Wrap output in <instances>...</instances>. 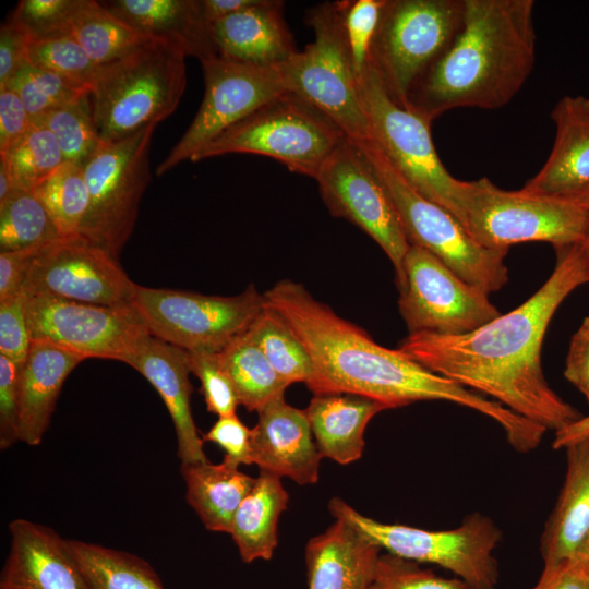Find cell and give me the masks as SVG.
I'll use <instances>...</instances> for the list:
<instances>
[{
    "mask_svg": "<svg viewBox=\"0 0 589 589\" xmlns=\"http://www.w3.org/2000/svg\"><path fill=\"white\" fill-rule=\"evenodd\" d=\"M546 281L524 303L460 335L409 334L398 349L410 359L554 432L582 414L549 385L541 349L561 303L587 284L578 243L555 249Z\"/></svg>",
    "mask_w": 589,
    "mask_h": 589,
    "instance_id": "obj_1",
    "label": "cell"
},
{
    "mask_svg": "<svg viewBox=\"0 0 589 589\" xmlns=\"http://www.w3.org/2000/svg\"><path fill=\"white\" fill-rule=\"evenodd\" d=\"M263 294L309 351L315 373L306 386L314 395L352 394L387 409L443 400L480 412L503 430L516 423V414L500 402L430 371L400 349L378 345L303 285L283 279Z\"/></svg>",
    "mask_w": 589,
    "mask_h": 589,
    "instance_id": "obj_2",
    "label": "cell"
},
{
    "mask_svg": "<svg viewBox=\"0 0 589 589\" xmlns=\"http://www.w3.org/2000/svg\"><path fill=\"white\" fill-rule=\"evenodd\" d=\"M533 0H465L462 26L409 93L406 109L433 122L457 108L498 109L536 61Z\"/></svg>",
    "mask_w": 589,
    "mask_h": 589,
    "instance_id": "obj_3",
    "label": "cell"
},
{
    "mask_svg": "<svg viewBox=\"0 0 589 589\" xmlns=\"http://www.w3.org/2000/svg\"><path fill=\"white\" fill-rule=\"evenodd\" d=\"M187 57L176 40L151 37L100 67L89 98L103 145L156 125L176 110L187 84Z\"/></svg>",
    "mask_w": 589,
    "mask_h": 589,
    "instance_id": "obj_4",
    "label": "cell"
},
{
    "mask_svg": "<svg viewBox=\"0 0 589 589\" xmlns=\"http://www.w3.org/2000/svg\"><path fill=\"white\" fill-rule=\"evenodd\" d=\"M589 211L563 199L503 190L488 178L462 181L458 220L480 244L506 249L548 242L555 249L581 241Z\"/></svg>",
    "mask_w": 589,
    "mask_h": 589,
    "instance_id": "obj_5",
    "label": "cell"
},
{
    "mask_svg": "<svg viewBox=\"0 0 589 589\" xmlns=\"http://www.w3.org/2000/svg\"><path fill=\"white\" fill-rule=\"evenodd\" d=\"M328 510L335 519L349 524L387 553L445 568L469 589H495L497 586L500 573L494 550L502 539V531L483 514H469L453 529L426 530L380 522L360 514L339 497L329 501Z\"/></svg>",
    "mask_w": 589,
    "mask_h": 589,
    "instance_id": "obj_6",
    "label": "cell"
},
{
    "mask_svg": "<svg viewBox=\"0 0 589 589\" xmlns=\"http://www.w3.org/2000/svg\"><path fill=\"white\" fill-rule=\"evenodd\" d=\"M354 144L389 193L410 244L423 248L488 294L507 284L508 250L480 244L449 212L418 193L372 141Z\"/></svg>",
    "mask_w": 589,
    "mask_h": 589,
    "instance_id": "obj_7",
    "label": "cell"
},
{
    "mask_svg": "<svg viewBox=\"0 0 589 589\" xmlns=\"http://www.w3.org/2000/svg\"><path fill=\"white\" fill-rule=\"evenodd\" d=\"M306 23L314 40L279 67L289 93L327 116L353 143L371 141L345 35L340 1L311 8Z\"/></svg>",
    "mask_w": 589,
    "mask_h": 589,
    "instance_id": "obj_8",
    "label": "cell"
},
{
    "mask_svg": "<svg viewBox=\"0 0 589 589\" xmlns=\"http://www.w3.org/2000/svg\"><path fill=\"white\" fill-rule=\"evenodd\" d=\"M344 136L322 111L298 95L286 93L228 128L192 161L226 154H255L315 179Z\"/></svg>",
    "mask_w": 589,
    "mask_h": 589,
    "instance_id": "obj_9",
    "label": "cell"
},
{
    "mask_svg": "<svg viewBox=\"0 0 589 589\" xmlns=\"http://www.w3.org/2000/svg\"><path fill=\"white\" fill-rule=\"evenodd\" d=\"M464 13L465 0H385L370 62L398 105L452 45Z\"/></svg>",
    "mask_w": 589,
    "mask_h": 589,
    "instance_id": "obj_10",
    "label": "cell"
},
{
    "mask_svg": "<svg viewBox=\"0 0 589 589\" xmlns=\"http://www.w3.org/2000/svg\"><path fill=\"white\" fill-rule=\"evenodd\" d=\"M131 305L153 337L188 352L218 353L250 329L265 298L253 285L225 297L136 284Z\"/></svg>",
    "mask_w": 589,
    "mask_h": 589,
    "instance_id": "obj_11",
    "label": "cell"
},
{
    "mask_svg": "<svg viewBox=\"0 0 589 589\" xmlns=\"http://www.w3.org/2000/svg\"><path fill=\"white\" fill-rule=\"evenodd\" d=\"M357 83L371 141L418 193L458 219L461 180L454 178L440 159L431 135L432 123L398 105L371 62Z\"/></svg>",
    "mask_w": 589,
    "mask_h": 589,
    "instance_id": "obj_12",
    "label": "cell"
},
{
    "mask_svg": "<svg viewBox=\"0 0 589 589\" xmlns=\"http://www.w3.org/2000/svg\"><path fill=\"white\" fill-rule=\"evenodd\" d=\"M155 127L101 145L83 168L89 205L80 237L117 260L133 232L151 180L148 152Z\"/></svg>",
    "mask_w": 589,
    "mask_h": 589,
    "instance_id": "obj_13",
    "label": "cell"
},
{
    "mask_svg": "<svg viewBox=\"0 0 589 589\" xmlns=\"http://www.w3.org/2000/svg\"><path fill=\"white\" fill-rule=\"evenodd\" d=\"M315 180L329 213L358 226L385 252L400 289L402 263L410 243L389 193L360 148L344 136Z\"/></svg>",
    "mask_w": 589,
    "mask_h": 589,
    "instance_id": "obj_14",
    "label": "cell"
},
{
    "mask_svg": "<svg viewBox=\"0 0 589 589\" xmlns=\"http://www.w3.org/2000/svg\"><path fill=\"white\" fill-rule=\"evenodd\" d=\"M25 298L31 338L51 341L85 360L127 364L152 336L132 305H96L45 294Z\"/></svg>",
    "mask_w": 589,
    "mask_h": 589,
    "instance_id": "obj_15",
    "label": "cell"
},
{
    "mask_svg": "<svg viewBox=\"0 0 589 589\" xmlns=\"http://www.w3.org/2000/svg\"><path fill=\"white\" fill-rule=\"evenodd\" d=\"M402 272L398 306L409 334H466L502 314L488 293L421 247L410 244Z\"/></svg>",
    "mask_w": 589,
    "mask_h": 589,
    "instance_id": "obj_16",
    "label": "cell"
},
{
    "mask_svg": "<svg viewBox=\"0 0 589 589\" xmlns=\"http://www.w3.org/2000/svg\"><path fill=\"white\" fill-rule=\"evenodd\" d=\"M205 92L193 121L156 173L192 159L219 134L272 99L289 93L279 68H257L223 57L201 63Z\"/></svg>",
    "mask_w": 589,
    "mask_h": 589,
    "instance_id": "obj_17",
    "label": "cell"
},
{
    "mask_svg": "<svg viewBox=\"0 0 589 589\" xmlns=\"http://www.w3.org/2000/svg\"><path fill=\"white\" fill-rule=\"evenodd\" d=\"M135 285L119 260L104 249L82 237L60 238L39 250L22 293L96 305L128 306Z\"/></svg>",
    "mask_w": 589,
    "mask_h": 589,
    "instance_id": "obj_18",
    "label": "cell"
},
{
    "mask_svg": "<svg viewBox=\"0 0 589 589\" xmlns=\"http://www.w3.org/2000/svg\"><path fill=\"white\" fill-rule=\"evenodd\" d=\"M257 414V422L251 429L252 465L301 485L316 483L322 457L305 410L289 405L284 395L265 405Z\"/></svg>",
    "mask_w": 589,
    "mask_h": 589,
    "instance_id": "obj_19",
    "label": "cell"
},
{
    "mask_svg": "<svg viewBox=\"0 0 589 589\" xmlns=\"http://www.w3.org/2000/svg\"><path fill=\"white\" fill-rule=\"evenodd\" d=\"M11 548L0 589H88L69 540L26 519L9 525Z\"/></svg>",
    "mask_w": 589,
    "mask_h": 589,
    "instance_id": "obj_20",
    "label": "cell"
},
{
    "mask_svg": "<svg viewBox=\"0 0 589 589\" xmlns=\"http://www.w3.org/2000/svg\"><path fill=\"white\" fill-rule=\"evenodd\" d=\"M551 118L555 125L551 153L521 189L536 195L567 199L589 188V98L562 97Z\"/></svg>",
    "mask_w": 589,
    "mask_h": 589,
    "instance_id": "obj_21",
    "label": "cell"
},
{
    "mask_svg": "<svg viewBox=\"0 0 589 589\" xmlns=\"http://www.w3.org/2000/svg\"><path fill=\"white\" fill-rule=\"evenodd\" d=\"M212 32L219 57L257 68H279L299 51L278 0H256L213 23Z\"/></svg>",
    "mask_w": 589,
    "mask_h": 589,
    "instance_id": "obj_22",
    "label": "cell"
},
{
    "mask_svg": "<svg viewBox=\"0 0 589 589\" xmlns=\"http://www.w3.org/2000/svg\"><path fill=\"white\" fill-rule=\"evenodd\" d=\"M128 365L156 389L172 420L181 465L208 461L191 411L193 390L184 350L151 336Z\"/></svg>",
    "mask_w": 589,
    "mask_h": 589,
    "instance_id": "obj_23",
    "label": "cell"
},
{
    "mask_svg": "<svg viewBox=\"0 0 589 589\" xmlns=\"http://www.w3.org/2000/svg\"><path fill=\"white\" fill-rule=\"evenodd\" d=\"M85 358L45 339H32L19 376V438L39 445L60 390Z\"/></svg>",
    "mask_w": 589,
    "mask_h": 589,
    "instance_id": "obj_24",
    "label": "cell"
},
{
    "mask_svg": "<svg viewBox=\"0 0 589 589\" xmlns=\"http://www.w3.org/2000/svg\"><path fill=\"white\" fill-rule=\"evenodd\" d=\"M381 549L336 519L305 546L309 589H369Z\"/></svg>",
    "mask_w": 589,
    "mask_h": 589,
    "instance_id": "obj_25",
    "label": "cell"
},
{
    "mask_svg": "<svg viewBox=\"0 0 589 589\" xmlns=\"http://www.w3.org/2000/svg\"><path fill=\"white\" fill-rule=\"evenodd\" d=\"M565 450L564 483L541 537L546 573L570 562L589 531V437Z\"/></svg>",
    "mask_w": 589,
    "mask_h": 589,
    "instance_id": "obj_26",
    "label": "cell"
},
{
    "mask_svg": "<svg viewBox=\"0 0 589 589\" xmlns=\"http://www.w3.org/2000/svg\"><path fill=\"white\" fill-rule=\"evenodd\" d=\"M100 4L144 35L176 40L201 63L219 57L200 0H110Z\"/></svg>",
    "mask_w": 589,
    "mask_h": 589,
    "instance_id": "obj_27",
    "label": "cell"
},
{
    "mask_svg": "<svg viewBox=\"0 0 589 589\" xmlns=\"http://www.w3.org/2000/svg\"><path fill=\"white\" fill-rule=\"evenodd\" d=\"M387 409L383 404L352 394L314 395L304 409L322 458L348 465L361 458L370 420Z\"/></svg>",
    "mask_w": 589,
    "mask_h": 589,
    "instance_id": "obj_28",
    "label": "cell"
},
{
    "mask_svg": "<svg viewBox=\"0 0 589 589\" xmlns=\"http://www.w3.org/2000/svg\"><path fill=\"white\" fill-rule=\"evenodd\" d=\"M187 501L206 529L230 533L233 516L252 490L255 478L223 460L181 465Z\"/></svg>",
    "mask_w": 589,
    "mask_h": 589,
    "instance_id": "obj_29",
    "label": "cell"
},
{
    "mask_svg": "<svg viewBox=\"0 0 589 589\" xmlns=\"http://www.w3.org/2000/svg\"><path fill=\"white\" fill-rule=\"evenodd\" d=\"M288 500L280 478L261 471L238 507L230 529L243 562L272 558L278 544V520L287 508Z\"/></svg>",
    "mask_w": 589,
    "mask_h": 589,
    "instance_id": "obj_30",
    "label": "cell"
},
{
    "mask_svg": "<svg viewBox=\"0 0 589 589\" xmlns=\"http://www.w3.org/2000/svg\"><path fill=\"white\" fill-rule=\"evenodd\" d=\"M217 354L232 381L239 405L248 411L257 412L285 395L289 385L279 377L248 332Z\"/></svg>",
    "mask_w": 589,
    "mask_h": 589,
    "instance_id": "obj_31",
    "label": "cell"
},
{
    "mask_svg": "<svg viewBox=\"0 0 589 589\" xmlns=\"http://www.w3.org/2000/svg\"><path fill=\"white\" fill-rule=\"evenodd\" d=\"M69 544L88 589H164L154 569L133 554L79 540Z\"/></svg>",
    "mask_w": 589,
    "mask_h": 589,
    "instance_id": "obj_32",
    "label": "cell"
},
{
    "mask_svg": "<svg viewBox=\"0 0 589 589\" xmlns=\"http://www.w3.org/2000/svg\"><path fill=\"white\" fill-rule=\"evenodd\" d=\"M70 34L98 65L121 59L151 38L116 17L95 0H82Z\"/></svg>",
    "mask_w": 589,
    "mask_h": 589,
    "instance_id": "obj_33",
    "label": "cell"
},
{
    "mask_svg": "<svg viewBox=\"0 0 589 589\" xmlns=\"http://www.w3.org/2000/svg\"><path fill=\"white\" fill-rule=\"evenodd\" d=\"M248 334L287 385L311 382L315 368L309 351L288 323L266 303Z\"/></svg>",
    "mask_w": 589,
    "mask_h": 589,
    "instance_id": "obj_34",
    "label": "cell"
},
{
    "mask_svg": "<svg viewBox=\"0 0 589 589\" xmlns=\"http://www.w3.org/2000/svg\"><path fill=\"white\" fill-rule=\"evenodd\" d=\"M33 193L47 209L60 238L80 237L89 205L83 167L64 161Z\"/></svg>",
    "mask_w": 589,
    "mask_h": 589,
    "instance_id": "obj_35",
    "label": "cell"
},
{
    "mask_svg": "<svg viewBox=\"0 0 589 589\" xmlns=\"http://www.w3.org/2000/svg\"><path fill=\"white\" fill-rule=\"evenodd\" d=\"M60 239L33 191L17 190L0 204V252L47 245Z\"/></svg>",
    "mask_w": 589,
    "mask_h": 589,
    "instance_id": "obj_36",
    "label": "cell"
},
{
    "mask_svg": "<svg viewBox=\"0 0 589 589\" xmlns=\"http://www.w3.org/2000/svg\"><path fill=\"white\" fill-rule=\"evenodd\" d=\"M33 122L52 132L65 161L83 168L103 145L94 123L89 93Z\"/></svg>",
    "mask_w": 589,
    "mask_h": 589,
    "instance_id": "obj_37",
    "label": "cell"
},
{
    "mask_svg": "<svg viewBox=\"0 0 589 589\" xmlns=\"http://www.w3.org/2000/svg\"><path fill=\"white\" fill-rule=\"evenodd\" d=\"M0 158L7 163L16 189L25 191H33L65 161L56 136L36 122Z\"/></svg>",
    "mask_w": 589,
    "mask_h": 589,
    "instance_id": "obj_38",
    "label": "cell"
},
{
    "mask_svg": "<svg viewBox=\"0 0 589 589\" xmlns=\"http://www.w3.org/2000/svg\"><path fill=\"white\" fill-rule=\"evenodd\" d=\"M5 88H11L19 95L33 121L89 93L88 89L29 62Z\"/></svg>",
    "mask_w": 589,
    "mask_h": 589,
    "instance_id": "obj_39",
    "label": "cell"
},
{
    "mask_svg": "<svg viewBox=\"0 0 589 589\" xmlns=\"http://www.w3.org/2000/svg\"><path fill=\"white\" fill-rule=\"evenodd\" d=\"M27 59L31 64L51 71L88 91L101 67L89 58L70 33L32 40Z\"/></svg>",
    "mask_w": 589,
    "mask_h": 589,
    "instance_id": "obj_40",
    "label": "cell"
},
{
    "mask_svg": "<svg viewBox=\"0 0 589 589\" xmlns=\"http://www.w3.org/2000/svg\"><path fill=\"white\" fill-rule=\"evenodd\" d=\"M384 3L385 0L340 1L345 35L357 77L370 62L371 47Z\"/></svg>",
    "mask_w": 589,
    "mask_h": 589,
    "instance_id": "obj_41",
    "label": "cell"
},
{
    "mask_svg": "<svg viewBox=\"0 0 589 589\" xmlns=\"http://www.w3.org/2000/svg\"><path fill=\"white\" fill-rule=\"evenodd\" d=\"M82 0H22L9 15L32 40L69 34Z\"/></svg>",
    "mask_w": 589,
    "mask_h": 589,
    "instance_id": "obj_42",
    "label": "cell"
},
{
    "mask_svg": "<svg viewBox=\"0 0 589 589\" xmlns=\"http://www.w3.org/2000/svg\"><path fill=\"white\" fill-rule=\"evenodd\" d=\"M369 589H469L459 578H443L390 553L381 554Z\"/></svg>",
    "mask_w": 589,
    "mask_h": 589,
    "instance_id": "obj_43",
    "label": "cell"
},
{
    "mask_svg": "<svg viewBox=\"0 0 589 589\" xmlns=\"http://www.w3.org/2000/svg\"><path fill=\"white\" fill-rule=\"evenodd\" d=\"M187 362L191 373L201 382V393L207 410L219 417L236 414L238 396L229 375L217 353L188 352Z\"/></svg>",
    "mask_w": 589,
    "mask_h": 589,
    "instance_id": "obj_44",
    "label": "cell"
},
{
    "mask_svg": "<svg viewBox=\"0 0 589 589\" xmlns=\"http://www.w3.org/2000/svg\"><path fill=\"white\" fill-rule=\"evenodd\" d=\"M31 341L24 293L0 300V354L21 366Z\"/></svg>",
    "mask_w": 589,
    "mask_h": 589,
    "instance_id": "obj_45",
    "label": "cell"
},
{
    "mask_svg": "<svg viewBox=\"0 0 589 589\" xmlns=\"http://www.w3.org/2000/svg\"><path fill=\"white\" fill-rule=\"evenodd\" d=\"M202 440L221 447L225 452L223 460L239 467L252 465L251 429L237 414L219 417Z\"/></svg>",
    "mask_w": 589,
    "mask_h": 589,
    "instance_id": "obj_46",
    "label": "cell"
},
{
    "mask_svg": "<svg viewBox=\"0 0 589 589\" xmlns=\"http://www.w3.org/2000/svg\"><path fill=\"white\" fill-rule=\"evenodd\" d=\"M20 365L0 354V448L11 447L19 438Z\"/></svg>",
    "mask_w": 589,
    "mask_h": 589,
    "instance_id": "obj_47",
    "label": "cell"
},
{
    "mask_svg": "<svg viewBox=\"0 0 589 589\" xmlns=\"http://www.w3.org/2000/svg\"><path fill=\"white\" fill-rule=\"evenodd\" d=\"M32 38L25 28L10 16L0 27V89L5 88L28 62Z\"/></svg>",
    "mask_w": 589,
    "mask_h": 589,
    "instance_id": "obj_48",
    "label": "cell"
},
{
    "mask_svg": "<svg viewBox=\"0 0 589 589\" xmlns=\"http://www.w3.org/2000/svg\"><path fill=\"white\" fill-rule=\"evenodd\" d=\"M33 119L19 95L0 89V155L10 151L32 128Z\"/></svg>",
    "mask_w": 589,
    "mask_h": 589,
    "instance_id": "obj_49",
    "label": "cell"
},
{
    "mask_svg": "<svg viewBox=\"0 0 589 589\" xmlns=\"http://www.w3.org/2000/svg\"><path fill=\"white\" fill-rule=\"evenodd\" d=\"M564 376L589 405V316L584 318L570 339Z\"/></svg>",
    "mask_w": 589,
    "mask_h": 589,
    "instance_id": "obj_50",
    "label": "cell"
},
{
    "mask_svg": "<svg viewBox=\"0 0 589 589\" xmlns=\"http://www.w3.org/2000/svg\"><path fill=\"white\" fill-rule=\"evenodd\" d=\"M41 248L0 252V300L22 293L28 271Z\"/></svg>",
    "mask_w": 589,
    "mask_h": 589,
    "instance_id": "obj_51",
    "label": "cell"
},
{
    "mask_svg": "<svg viewBox=\"0 0 589 589\" xmlns=\"http://www.w3.org/2000/svg\"><path fill=\"white\" fill-rule=\"evenodd\" d=\"M543 589H589L582 563H566L552 573L542 572Z\"/></svg>",
    "mask_w": 589,
    "mask_h": 589,
    "instance_id": "obj_52",
    "label": "cell"
},
{
    "mask_svg": "<svg viewBox=\"0 0 589 589\" xmlns=\"http://www.w3.org/2000/svg\"><path fill=\"white\" fill-rule=\"evenodd\" d=\"M255 2L256 0H200V8L205 21L212 25Z\"/></svg>",
    "mask_w": 589,
    "mask_h": 589,
    "instance_id": "obj_53",
    "label": "cell"
},
{
    "mask_svg": "<svg viewBox=\"0 0 589 589\" xmlns=\"http://www.w3.org/2000/svg\"><path fill=\"white\" fill-rule=\"evenodd\" d=\"M589 437V414L581 416L572 424L555 432L552 446L554 449H565L567 446Z\"/></svg>",
    "mask_w": 589,
    "mask_h": 589,
    "instance_id": "obj_54",
    "label": "cell"
},
{
    "mask_svg": "<svg viewBox=\"0 0 589 589\" xmlns=\"http://www.w3.org/2000/svg\"><path fill=\"white\" fill-rule=\"evenodd\" d=\"M17 191L7 163L0 158V204Z\"/></svg>",
    "mask_w": 589,
    "mask_h": 589,
    "instance_id": "obj_55",
    "label": "cell"
},
{
    "mask_svg": "<svg viewBox=\"0 0 589 589\" xmlns=\"http://www.w3.org/2000/svg\"><path fill=\"white\" fill-rule=\"evenodd\" d=\"M578 247L582 257L587 281L589 283V218L585 235L581 241L578 243Z\"/></svg>",
    "mask_w": 589,
    "mask_h": 589,
    "instance_id": "obj_56",
    "label": "cell"
},
{
    "mask_svg": "<svg viewBox=\"0 0 589 589\" xmlns=\"http://www.w3.org/2000/svg\"><path fill=\"white\" fill-rule=\"evenodd\" d=\"M589 562V531L576 552L573 560L568 563H586Z\"/></svg>",
    "mask_w": 589,
    "mask_h": 589,
    "instance_id": "obj_57",
    "label": "cell"
},
{
    "mask_svg": "<svg viewBox=\"0 0 589 589\" xmlns=\"http://www.w3.org/2000/svg\"><path fill=\"white\" fill-rule=\"evenodd\" d=\"M563 200H566V201H569L587 211H589V188L581 191V192H578L567 199H563Z\"/></svg>",
    "mask_w": 589,
    "mask_h": 589,
    "instance_id": "obj_58",
    "label": "cell"
},
{
    "mask_svg": "<svg viewBox=\"0 0 589 589\" xmlns=\"http://www.w3.org/2000/svg\"><path fill=\"white\" fill-rule=\"evenodd\" d=\"M543 586H544V579H543L542 576H540L539 581L537 582V585L532 589H543Z\"/></svg>",
    "mask_w": 589,
    "mask_h": 589,
    "instance_id": "obj_59",
    "label": "cell"
},
{
    "mask_svg": "<svg viewBox=\"0 0 589 589\" xmlns=\"http://www.w3.org/2000/svg\"><path fill=\"white\" fill-rule=\"evenodd\" d=\"M582 564L585 566L586 575H587L588 580H589V562H586V563H582Z\"/></svg>",
    "mask_w": 589,
    "mask_h": 589,
    "instance_id": "obj_60",
    "label": "cell"
}]
</instances>
